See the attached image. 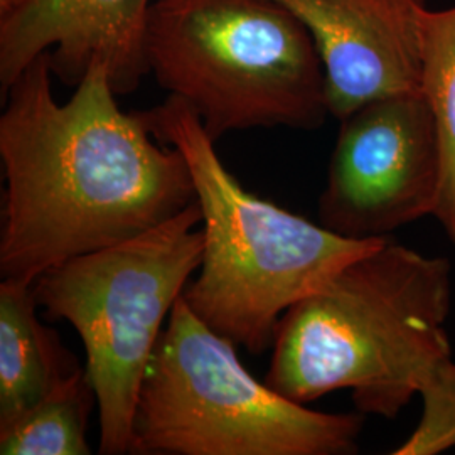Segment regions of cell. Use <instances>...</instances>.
Listing matches in <instances>:
<instances>
[{
    "instance_id": "1",
    "label": "cell",
    "mask_w": 455,
    "mask_h": 455,
    "mask_svg": "<svg viewBox=\"0 0 455 455\" xmlns=\"http://www.w3.org/2000/svg\"><path fill=\"white\" fill-rule=\"evenodd\" d=\"M49 54L12 83L0 115L5 174L0 274L33 282L197 201L184 156L116 103L107 68L92 65L75 93H52Z\"/></svg>"
},
{
    "instance_id": "2",
    "label": "cell",
    "mask_w": 455,
    "mask_h": 455,
    "mask_svg": "<svg viewBox=\"0 0 455 455\" xmlns=\"http://www.w3.org/2000/svg\"><path fill=\"white\" fill-rule=\"evenodd\" d=\"M451 261L387 238L278 321L265 383L307 405L347 388L363 415L396 419L452 358Z\"/></svg>"
},
{
    "instance_id": "3",
    "label": "cell",
    "mask_w": 455,
    "mask_h": 455,
    "mask_svg": "<svg viewBox=\"0 0 455 455\" xmlns=\"http://www.w3.org/2000/svg\"><path fill=\"white\" fill-rule=\"evenodd\" d=\"M139 114L156 139L184 156L203 212V261L182 299L204 324L250 355L274 346L276 324L295 302L387 240L346 238L246 191L180 98L167 95Z\"/></svg>"
},
{
    "instance_id": "4",
    "label": "cell",
    "mask_w": 455,
    "mask_h": 455,
    "mask_svg": "<svg viewBox=\"0 0 455 455\" xmlns=\"http://www.w3.org/2000/svg\"><path fill=\"white\" fill-rule=\"evenodd\" d=\"M148 73L212 140L229 132L319 129L329 115L309 29L276 0H154Z\"/></svg>"
},
{
    "instance_id": "5",
    "label": "cell",
    "mask_w": 455,
    "mask_h": 455,
    "mask_svg": "<svg viewBox=\"0 0 455 455\" xmlns=\"http://www.w3.org/2000/svg\"><path fill=\"white\" fill-rule=\"evenodd\" d=\"M236 344L180 297L147 366L132 454L349 455L363 413H325L246 371Z\"/></svg>"
},
{
    "instance_id": "6",
    "label": "cell",
    "mask_w": 455,
    "mask_h": 455,
    "mask_svg": "<svg viewBox=\"0 0 455 455\" xmlns=\"http://www.w3.org/2000/svg\"><path fill=\"white\" fill-rule=\"evenodd\" d=\"M196 201L159 227L75 257L34 280L51 321L78 332L84 373L97 395L100 452L132 454L133 417L147 366L176 302L204 253Z\"/></svg>"
},
{
    "instance_id": "7",
    "label": "cell",
    "mask_w": 455,
    "mask_h": 455,
    "mask_svg": "<svg viewBox=\"0 0 455 455\" xmlns=\"http://www.w3.org/2000/svg\"><path fill=\"white\" fill-rule=\"evenodd\" d=\"M440 180L439 137L422 92L374 100L341 120L319 223L351 240L390 238L432 216Z\"/></svg>"
},
{
    "instance_id": "8",
    "label": "cell",
    "mask_w": 455,
    "mask_h": 455,
    "mask_svg": "<svg viewBox=\"0 0 455 455\" xmlns=\"http://www.w3.org/2000/svg\"><path fill=\"white\" fill-rule=\"evenodd\" d=\"M154 0H20L0 16V93L49 54L52 75L76 86L92 65L108 71L116 95H129L150 75L147 22Z\"/></svg>"
},
{
    "instance_id": "9",
    "label": "cell",
    "mask_w": 455,
    "mask_h": 455,
    "mask_svg": "<svg viewBox=\"0 0 455 455\" xmlns=\"http://www.w3.org/2000/svg\"><path fill=\"white\" fill-rule=\"evenodd\" d=\"M292 11L323 60L329 115L339 122L379 98L420 92L427 0H276Z\"/></svg>"
},
{
    "instance_id": "10",
    "label": "cell",
    "mask_w": 455,
    "mask_h": 455,
    "mask_svg": "<svg viewBox=\"0 0 455 455\" xmlns=\"http://www.w3.org/2000/svg\"><path fill=\"white\" fill-rule=\"evenodd\" d=\"M33 282L0 283V427L43 402L71 374L78 361L54 331L37 317Z\"/></svg>"
},
{
    "instance_id": "11",
    "label": "cell",
    "mask_w": 455,
    "mask_h": 455,
    "mask_svg": "<svg viewBox=\"0 0 455 455\" xmlns=\"http://www.w3.org/2000/svg\"><path fill=\"white\" fill-rule=\"evenodd\" d=\"M420 92L435 122L442 157L439 197L432 216L455 244V5L423 12Z\"/></svg>"
},
{
    "instance_id": "12",
    "label": "cell",
    "mask_w": 455,
    "mask_h": 455,
    "mask_svg": "<svg viewBox=\"0 0 455 455\" xmlns=\"http://www.w3.org/2000/svg\"><path fill=\"white\" fill-rule=\"evenodd\" d=\"M95 402V390L80 368L43 402L0 427V454H92L86 427Z\"/></svg>"
},
{
    "instance_id": "13",
    "label": "cell",
    "mask_w": 455,
    "mask_h": 455,
    "mask_svg": "<svg viewBox=\"0 0 455 455\" xmlns=\"http://www.w3.org/2000/svg\"><path fill=\"white\" fill-rule=\"evenodd\" d=\"M420 423L393 455H435L455 447V363L445 359L419 391Z\"/></svg>"
},
{
    "instance_id": "14",
    "label": "cell",
    "mask_w": 455,
    "mask_h": 455,
    "mask_svg": "<svg viewBox=\"0 0 455 455\" xmlns=\"http://www.w3.org/2000/svg\"><path fill=\"white\" fill-rule=\"evenodd\" d=\"M20 0H0V16L11 12Z\"/></svg>"
}]
</instances>
